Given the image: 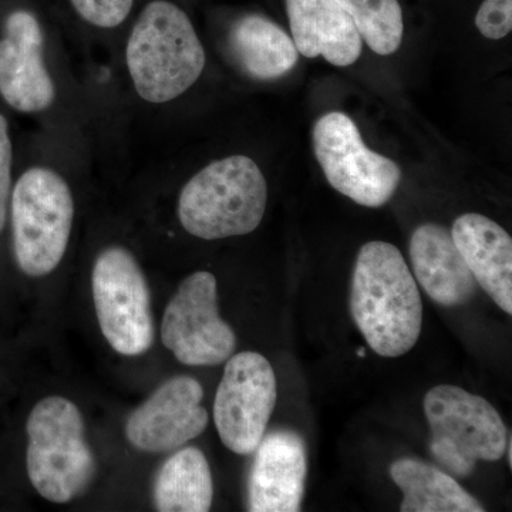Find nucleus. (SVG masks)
<instances>
[{
	"label": "nucleus",
	"mask_w": 512,
	"mask_h": 512,
	"mask_svg": "<svg viewBox=\"0 0 512 512\" xmlns=\"http://www.w3.org/2000/svg\"><path fill=\"white\" fill-rule=\"evenodd\" d=\"M214 498L211 468L200 448L185 447L160 468L154 504L161 512H207Z\"/></svg>",
	"instance_id": "nucleus-19"
},
{
	"label": "nucleus",
	"mask_w": 512,
	"mask_h": 512,
	"mask_svg": "<svg viewBox=\"0 0 512 512\" xmlns=\"http://www.w3.org/2000/svg\"><path fill=\"white\" fill-rule=\"evenodd\" d=\"M161 339L187 366H218L234 355L237 336L220 316L214 275L195 272L181 282L165 308Z\"/></svg>",
	"instance_id": "nucleus-9"
},
{
	"label": "nucleus",
	"mask_w": 512,
	"mask_h": 512,
	"mask_svg": "<svg viewBox=\"0 0 512 512\" xmlns=\"http://www.w3.org/2000/svg\"><path fill=\"white\" fill-rule=\"evenodd\" d=\"M13 251L26 275L55 271L69 245L74 204L69 185L49 168L25 171L10 197Z\"/></svg>",
	"instance_id": "nucleus-5"
},
{
	"label": "nucleus",
	"mask_w": 512,
	"mask_h": 512,
	"mask_svg": "<svg viewBox=\"0 0 512 512\" xmlns=\"http://www.w3.org/2000/svg\"><path fill=\"white\" fill-rule=\"evenodd\" d=\"M478 32L490 40H500L512 30V0H484L476 15Z\"/></svg>",
	"instance_id": "nucleus-22"
},
{
	"label": "nucleus",
	"mask_w": 512,
	"mask_h": 512,
	"mask_svg": "<svg viewBox=\"0 0 512 512\" xmlns=\"http://www.w3.org/2000/svg\"><path fill=\"white\" fill-rule=\"evenodd\" d=\"M12 140L8 121L0 114V232L8 218L10 187H12Z\"/></svg>",
	"instance_id": "nucleus-23"
},
{
	"label": "nucleus",
	"mask_w": 512,
	"mask_h": 512,
	"mask_svg": "<svg viewBox=\"0 0 512 512\" xmlns=\"http://www.w3.org/2000/svg\"><path fill=\"white\" fill-rule=\"evenodd\" d=\"M450 232L477 284L511 315V235L497 222L476 212L458 217Z\"/></svg>",
	"instance_id": "nucleus-15"
},
{
	"label": "nucleus",
	"mask_w": 512,
	"mask_h": 512,
	"mask_svg": "<svg viewBox=\"0 0 512 512\" xmlns=\"http://www.w3.org/2000/svg\"><path fill=\"white\" fill-rule=\"evenodd\" d=\"M355 22L360 37L380 56L396 53L404 33L399 0H336Z\"/></svg>",
	"instance_id": "nucleus-20"
},
{
	"label": "nucleus",
	"mask_w": 512,
	"mask_h": 512,
	"mask_svg": "<svg viewBox=\"0 0 512 512\" xmlns=\"http://www.w3.org/2000/svg\"><path fill=\"white\" fill-rule=\"evenodd\" d=\"M350 312L367 345L383 357L406 355L423 328V302L402 252L389 242H367L357 254Z\"/></svg>",
	"instance_id": "nucleus-1"
},
{
	"label": "nucleus",
	"mask_w": 512,
	"mask_h": 512,
	"mask_svg": "<svg viewBox=\"0 0 512 512\" xmlns=\"http://www.w3.org/2000/svg\"><path fill=\"white\" fill-rule=\"evenodd\" d=\"M268 184L252 158L232 156L202 168L184 185L178 217L188 234L214 241L254 232L264 220Z\"/></svg>",
	"instance_id": "nucleus-3"
},
{
	"label": "nucleus",
	"mask_w": 512,
	"mask_h": 512,
	"mask_svg": "<svg viewBox=\"0 0 512 512\" xmlns=\"http://www.w3.org/2000/svg\"><path fill=\"white\" fill-rule=\"evenodd\" d=\"M424 413L431 454L454 476L467 477L478 461L500 460L507 451V427L484 397L440 384L424 396Z\"/></svg>",
	"instance_id": "nucleus-6"
},
{
	"label": "nucleus",
	"mask_w": 512,
	"mask_h": 512,
	"mask_svg": "<svg viewBox=\"0 0 512 512\" xmlns=\"http://www.w3.org/2000/svg\"><path fill=\"white\" fill-rule=\"evenodd\" d=\"M248 485V510L252 512L301 511L305 493V441L292 430L264 436L256 447Z\"/></svg>",
	"instance_id": "nucleus-13"
},
{
	"label": "nucleus",
	"mask_w": 512,
	"mask_h": 512,
	"mask_svg": "<svg viewBox=\"0 0 512 512\" xmlns=\"http://www.w3.org/2000/svg\"><path fill=\"white\" fill-rule=\"evenodd\" d=\"M74 9L86 22L99 28H116L126 20L134 0H72Z\"/></svg>",
	"instance_id": "nucleus-21"
},
{
	"label": "nucleus",
	"mask_w": 512,
	"mask_h": 512,
	"mask_svg": "<svg viewBox=\"0 0 512 512\" xmlns=\"http://www.w3.org/2000/svg\"><path fill=\"white\" fill-rule=\"evenodd\" d=\"M410 259L421 288L439 305H464L476 295V278L447 228L420 225L410 239Z\"/></svg>",
	"instance_id": "nucleus-16"
},
{
	"label": "nucleus",
	"mask_w": 512,
	"mask_h": 512,
	"mask_svg": "<svg viewBox=\"0 0 512 512\" xmlns=\"http://www.w3.org/2000/svg\"><path fill=\"white\" fill-rule=\"evenodd\" d=\"M0 40V96L13 109L36 113L55 100V84L43 62V33L32 13L16 10Z\"/></svg>",
	"instance_id": "nucleus-12"
},
{
	"label": "nucleus",
	"mask_w": 512,
	"mask_h": 512,
	"mask_svg": "<svg viewBox=\"0 0 512 512\" xmlns=\"http://www.w3.org/2000/svg\"><path fill=\"white\" fill-rule=\"evenodd\" d=\"M292 40L302 56H322L338 67L352 66L362 55L355 22L336 0H286Z\"/></svg>",
	"instance_id": "nucleus-14"
},
{
	"label": "nucleus",
	"mask_w": 512,
	"mask_h": 512,
	"mask_svg": "<svg viewBox=\"0 0 512 512\" xmlns=\"http://www.w3.org/2000/svg\"><path fill=\"white\" fill-rule=\"evenodd\" d=\"M239 66L258 80H274L292 72L299 52L292 37L272 20L259 15L239 19L229 35Z\"/></svg>",
	"instance_id": "nucleus-17"
},
{
	"label": "nucleus",
	"mask_w": 512,
	"mask_h": 512,
	"mask_svg": "<svg viewBox=\"0 0 512 512\" xmlns=\"http://www.w3.org/2000/svg\"><path fill=\"white\" fill-rule=\"evenodd\" d=\"M313 150L328 183L367 208L392 200L402 181L396 161L370 150L348 114L332 111L316 121Z\"/></svg>",
	"instance_id": "nucleus-7"
},
{
	"label": "nucleus",
	"mask_w": 512,
	"mask_h": 512,
	"mask_svg": "<svg viewBox=\"0 0 512 512\" xmlns=\"http://www.w3.org/2000/svg\"><path fill=\"white\" fill-rule=\"evenodd\" d=\"M274 367L256 352L232 355L214 402V421L224 446L235 454L254 453L264 439L276 406Z\"/></svg>",
	"instance_id": "nucleus-10"
},
{
	"label": "nucleus",
	"mask_w": 512,
	"mask_h": 512,
	"mask_svg": "<svg viewBox=\"0 0 512 512\" xmlns=\"http://www.w3.org/2000/svg\"><path fill=\"white\" fill-rule=\"evenodd\" d=\"M94 308L101 333L123 356H140L154 343L148 282L130 251L104 249L93 266Z\"/></svg>",
	"instance_id": "nucleus-8"
},
{
	"label": "nucleus",
	"mask_w": 512,
	"mask_h": 512,
	"mask_svg": "<svg viewBox=\"0 0 512 512\" xmlns=\"http://www.w3.org/2000/svg\"><path fill=\"white\" fill-rule=\"evenodd\" d=\"M390 476L403 491L402 512L485 511L450 474L423 461L400 458L390 467Z\"/></svg>",
	"instance_id": "nucleus-18"
},
{
	"label": "nucleus",
	"mask_w": 512,
	"mask_h": 512,
	"mask_svg": "<svg viewBox=\"0 0 512 512\" xmlns=\"http://www.w3.org/2000/svg\"><path fill=\"white\" fill-rule=\"evenodd\" d=\"M202 397L204 390L194 377L178 376L161 384L128 417V441L147 453H167L197 439L210 420Z\"/></svg>",
	"instance_id": "nucleus-11"
},
{
	"label": "nucleus",
	"mask_w": 512,
	"mask_h": 512,
	"mask_svg": "<svg viewBox=\"0 0 512 512\" xmlns=\"http://www.w3.org/2000/svg\"><path fill=\"white\" fill-rule=\"evenodd\" d=\"M512 440L508 439L507 441V450H508V464H510V467L512 466V446H511Z\"/></svg>",
	"instance_id": "nucleus-24"
},
{
	"label": "nucleus",
	"mask_w": 512,
	"mask_h": 512,
	"mask_svg": "<svg viewBox=\"0 0 512 512\" xmlns=\"http://www.w3.org/2000/svg\"><path fill=\"white\" fill-rule=\"evenodd\" d=\"M127 67L148 103L177 99L204 72V46L183 9L167 0L148 3L128 37Z\"/></svg>",
	"instance_id": "nucleus-2"
},
{
	"label": "nucleus",
	"mask_w": 512,
	"mask_h": 512,
	"mask_svg": "<svg viewBox=\"0 0 512 512\" xmlns=\"http://www.w3.org/2000/svg\"><path fill=\"white\" fill-rule=\"evenodd\" d=\"M26 431V467L37 493L55 504L82 494L96 474V458L76 404L60 396L40 400L29 414Z\"/></svg>",
	"instance_id": "nucleus-4"
}]
</instances>
